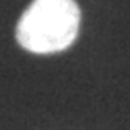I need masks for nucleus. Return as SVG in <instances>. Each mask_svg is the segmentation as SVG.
I'll return each instance as SVG.
<instances>
[{"label":"nucleus","mask_w":130,"mask_h":130,"mask_svg":"<svg viewBox=\"0 0 130 130\" xmlns=\"http://www.w3.org/2000/svg\"><path fill=\"white\" fill-rule=\"evenodd\" d=\"M79 19L74 0H34L20 15L15 37L29 53H59L76 39Z\"/></svg>","instance_id":"1"}]
</instances>
